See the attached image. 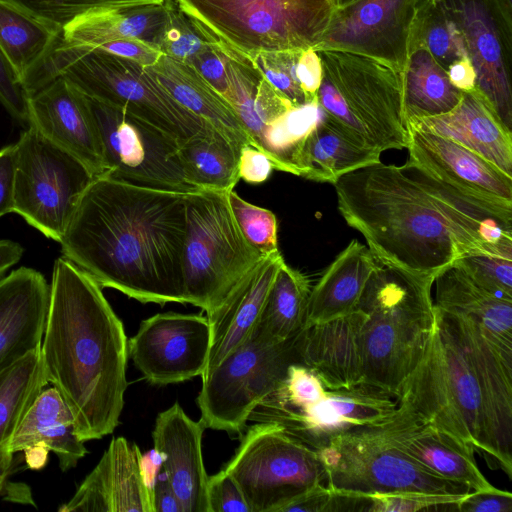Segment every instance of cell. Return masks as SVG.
<instances>
[{
	"instance_id": "74e56055",
	"label": "cell",
	"mask_w": 512,
	"mask_h": 512,
	"mask_svg": "<svg viewBox=\"0 0 512 512\" xmlns=\"http://www.w3.org/2000/svg\"><path fill=\"white\" fill-rule=\"evenodd\" d=\"M308 278L284 261L273 280L255 330L263 337L281 342L305 327L310 295Z\"/></svg>"
},
{
	"instance_id": "277c9868",
	"label": "cell",
	"mask_w": 512,
	"mask_h": 512,
	"mask_svg": "<svg viewBox=\"0 0 512 512\" xmlns=\"http://www.w3.org/2000/svg\"><path fill=\"white\" fill-rule=\"evenodd\" d=\"M40 352L78 437L85 442L111 434L124 406L128 339L102 287L64 256L54 262Z\"/></svg>"
},
{
	"instance_id": "44dd1931",
	"label": "cell",
	"mask_w": 512,
	"mask_h": 512,
	"mask_svg": "<svg viewBox=\"0 0 512 512\" xmlns=\"http://www.w3.org/2000/svg\"><path fill=\"white\" fill-rule=\"evenodd\" d=\"M142 453L124 437L113 438L96 467L61 512H154L142 475Z\"/></svg>"
},
{
	"instance_id": "e7e4bbea",
	"label": "cell",
	"mask_w": 512,
	"mask_h": 512,
	"mask_svg": "<svg viewBox=\"0 0 512 512\" xmlns=\"http://www.w3.org/2000/svg\"><path fill=\"white\" fill-rule=\"evenodd\" d=\"M505 12L512 16V0H499Z\"/></svg>"
},
{
	"instance_id": "9c48e42d",
	"label": "cell",
	"mask_w": 512,
	"mask_h": 512,
	"mask_svg": "<svg viewBox=\"0 0 512 512\" xmlns=\"http://www.w3.org/2000/svg\"><path fill=\"white\" fill-rule=\"evenodd\" d=\"M265 256L242 234L228 192L186 194L185 303L211 313Z\"/></svg>"
},
{
	"instance_id": "9a60e30c",
	"label": "cell",
	"mask_w": 512,
	"mask_h": 512,
	"mask_svg": "<svg viewBox=\"0 0 512 512\" xmlns=\"http://www.w3.org/2000/svg\"><path fill=\"white\" fill-rule=\"evenodd\" d=\"M476 74L475 90L512 132V16L499 0H441Z\"/></svg>"
},
{
	"instance_id": "3957f363",
	"label": "cell",
	"mask_w": 512,
	"mask_h": 512,
	"mask_svg": "<svg viewBox=\"0 0 512 512\" xmlns=\"http://www.w3.org/2000/svg\"><path fill=\"white\" fill-rule=\"evenodd\" d=\"M435 308L426 350L397 407L470 446L512 478V354L465 316Z\"/></svg>"
},
{
	"instance_id": "f1b7e54d",
	"label": "cell",
	"mask_w": 512,
	"mask_h": 512,
	"mask_svg": "<svg viewBox=\"0 0 512 512\" xmlns=\"http://www.w3.org/2000/svg\"><path fill=\"white\" fill-rule=\"evenodd\" d=\"M434 284L436 308L474 321L503 352L512 354V300L482 287L455 261L437 273Z\"/></svg>"
},
{
	"instance_id": "e575fe53",
	"label": "cell",
	"mask_w": 512,
	"mask_h": 512,
	"mask_svg": "<svg viewBox=\"0 0 512 512\" xmlns=\"http://www.w3.org/2000/svg\"><path fill=\"white\" fill-rule=\"evenodd\" d=\"M62 32L61 27L0 0V52L22 86L55 47Z\"/></svg>"
},
{
	"instance_id": "836d02e7",
	"label": "cell",
	"mask_w": 512,
	"mask_h": 512,
	"mask_svg": "<svg viewBox=\"0 0 512 512\" xmlns=\"http://www.w3.org/2000/svg\"><path fill=\"white\" fill-rule=\"evenodd\" d=\"M43 447L56 454L62 471L75 467L87 454L74 417L55 387L43 389L10 440L11 453Z\"/></svg>"
},
{
	"instance_id": "816d5d0a",
	"label": "cell",
	"mask_w": 512,
	"mask_h": 512,
	"mask_svg": "<svg viewBox=\"0 0 512 512\" xmlns=\"http://www.w3.org/2000/svg\"><path fill=\"white\" fill-rule=\"evenodd\" d=\"M461 512H511L512 494L508 491H470L456 505Z\"/></svg>"
},
{
	"instance_id": "2e32d148",
	"label": "cell",
	"mask_w": 512,
	"mask_h": 512,
	"mask_svg": "<svg viewBox=\"0 0 512 512\" xmlns=\"http://www.w3.org/2000/svg\"><path fill=\"white\" fill-rule=\"evenodd\" d=\"M211 331L207 316L166 312L143 320L128 340V354L155 385L200 376L206 367Z\"/></svg>"
},
{
	"instance_id": "9f6ffc18",
	"label": "cell",
	"mask_w": 512,
	"mask_h": 512,
	"mask_svg": "<svg viewBox=\"0 0 512 512\" xmlns=\"http://www.w3.org/2000/svg\"><path fill=\"white\" fill-rule=\"evenodd\" d=\"M15 144L0 149V217L14 212Z\"/></svg>"
},
{
	"instance_id": "ba28073f",
	"label": "cell",
	"mask_w": 512,
	"mask_h": 512,
	"mask_svg": "<svg viewBox=\"0 0 512 512\" xmlns=\"http://www.w3.org/2000/svg\"><path fill=\"white\" fill-rule=\"evenodd\" d=\"M203 33L235 52L315 49L332 0H173Z\"/></svg>"
},
{
	"instance_id": "7a4b0ae2",
	"label": "cell",
	"mask_w": 512,
	"mask_h": 512,
	"mask_svg": "<svg viewBox=\"0 0 512 512\" xmlns=\"http://www.w3.org/2000/svg\"><path fill=\"white\" fill-rule=\"evenodd\" d=\"M186 194L95 177L59 242L62 254L102 288L141 303H185Z\"/></svg>"
},
{
	"instance_id": "680465c9",
	"label": "cell",
	"mask_w": 512,
	"mask_h": 512,
	"mask_svg": "<svg viewBox=\"0 0 512 512\" xmlns=\"http://www.w3.org/2000/svg\"><path fill=\"white\" fill-rule=\"evenodd\" d=\"M447 73L451 82L461 91L475 89L476 74L469 58L453 65Z\"/></svg>"
},
{
	"instance_id": "7dc6e473",
	"label": "cell",
	"mask_w": 512,
	"mask_h": 512,
	"mask_svg": "<svg viewBox=\"0 0 512 512\" xmlns=\"http://www.w3.org/2000/svg\"><path fill=\"white\" fill-rule=\"evenodd\" d=\"M207 496L210 512H250L239 486L224 469L209 476Z\"/></svg>"
},
{
	"instance_id": "94428289",
	"label": "cell",
	"mask_w": 512,
	"mask_h": 512,
	"mask_svg": "<svg viewBox=\"0 0 512 512\" xmlns=\"http://www.w3.org/2000/svg\"><path fill=\"white\" fill-rule=\"evenodd\" d=\"M161 464V456L155 449H153L144 456L142 455V475L145 485L149 492L151 493V495L153 493V488L159 475L158 472L161 469Z\"/></svg>"
},
{
	"instance_id": "bcb514c9",
	"label": "cell",
	"mask_w": 512,
	"mask_h": 512,
	"mask_svg": "<svg viewBox=\"0 0 512 512\" xmlns=\"http://www.w3.org/2000/svg\"><path fill=\"white\" fill-rule=\"evenodd\" d=\"M212 40L173 1L171 22L160 46L163 54L187 61Z\"/></svg>"
},
{
	"instance_id": "4316f807",
	"label": "cell",
	"mask_w": 512,
	"mask_h": 512,
	"mask_svg": "<svg viewBox=\"0 0 512 512\" xmlns=\"http://www.w3.org/2000/svg\"><path fill=\"white\" fill-rule=\"evenodd\" d=\"M448 138L482 156L512 177V132L475 90L463 91L451 111L406 125Z\"/></svg>"
},
{
	"instance_id": "7c38bea8",
	"label": "cell",
	"mask_w": 512,
	"mask_h": 512,
	"mask_svg": "<svg viewBox=\"0 0 512 512\" xmlns=\"http://www.w3.org/2000/svg\"><path fill=\"white\" fill-rule=\"evenodd\" d=\"M244 432L223 469L239 486L250 512H280L306 490L326 485L317 450L278 424L257 422Z\"/></svg>"
},
{
	"instance_id": "8d00e7d4",
	"label": "cell",
	"mask_w": 512,
	"mask_h": 512,
	"mask_svg": "<svg viewBox=\"0 0 512 512\" xmlns=\"http://www.w3.org/2000/svg\"><path fill=\"white\" fill-rule=\"evenodd\" d=\"M240 150L224 134L211 128L179 145L177 154L187 178L200 190L229 192L240 180Z\"/></svg>"
},
{
	"instance_id": "ab89813d",
	"label": "cell",
	"mask_w": 512,
	"mask_h": 512,
	"mask_svg": "<svg viewBox=\"0 0 512 512\" xmlns=\"http://www.w3.org/2000/svg\"><path fill=\"white\" fill-rule=\"evenodd\" d=\"M427 50L446 72L468 59L463 38L441 0H417L409 49Z\"/></svg>"
},
{
	"instance_id": "d4e9b609",
	"label": "cell",
	"mask_w": 512,
	"mask_h": 512,
	"mask_svg": "<svg viewBox=\"0 0 512 512\" xmlns=\"http://www.w3.org/2000/svg\"><path fill=\"white\" fill-rule=\"evenodd\" d=\"M363 313H351L304 327L299 335L301 364L313 371L326 390L363 384Z\"/></svg>"
},
{
	"instance_id": "003e7915",
	"label": "cell",
	"mask_w": 512,
	"mask_h": 512,
	"mask_svg": "<svg viewBox=\"0 0 512 512\" xmlns=\"http://www.w3.org/2000/svg\"><path fill=\"white\" fill-rule=\"evenodd\" d=\"M333 1V0H332Z\"/></svg>"
},
{
	"instance_id": "6f0895ef",
	"label": "cell",
	"mask_w": 512,
	"mask_h": 512,
	"mask_svg": "<svg viewBox=\"0 0 512 512\" xmlns=\"http://www.w3.org/2000/svg\"><path fill=\"white\" fill-rule=\"evenodd\" d=\"M154 512H183L181 504L164 473H160L152 493Z\"/></svg>"
},
{
	"instance_id": "5b68a950",
	"label": "cell",
	"mask_w": 512,
	"mask_h": 512,
	"mask_svg": "<svg viewBox=\"0 0 512 512\" xmlns=\"http://www.w3.org/2000/svg\"><path fill=\"white\" fill-rule=\"evenodd\" d=\"M437 274L378 264L355 308L364 315L363 384L394 398L421 360L435 324Z\"/></svg>"
},
{
	"instance_id": "b9f144b4",
	"label": "cell",
	"mask_w": 512,
	"mask_h": 512,
	"mask_svg": "<svg viewBox=\"0 0 512 512\" xmlns=\"http://www.w3.org/2000/svg\"><path fill=\"white\" fill-rule=\"evenodd\" d=\"M228 201L246 240L264 255L278 252V222L275 214L247 202L234 190L228 192Z\"/></svg>"
},
{
	"instance_id": "ffe728a7",
	"label": "cell",
	"mask_w": 512,
	"mask_h": 512,
	"mask_svg": "<svg viewBox=\"0 0 512 512\" xmlns=\"http://www.w3.org/2000/svg\"><path fill=\"white\" fill-rule=\"evenodd\" d=\"M409 160L449 186L485 202L512 207V177L464 146L407 127Z\"/></svg>"
},
{
	"instance_id": "f5cc1de1",
	"label": "cell",
	"mask_w": 512,
	"mask_h": 512,
	"mask_svg": "<svg viewBox=\"0 0 512 512\" xmlns=\"http://www.w3.org/2000/svg\"><path fill=\"white\" fill-rule=\"evenodd\" d=\"M96 48L135 61L144 67L154 65L163 54L158 47L136 39L112 40Z\"/></svg>"
},
{
	"instance_id": "60d3db41",
	"label": "cell",
	"mask_w": 512,
	"mask_h": 512,
	"mask_svg": "<svg viewBox=\"0 0 512 512\" xmlns=\"http://www.w3.org/2000/svg\"><path fill=\"white\" fill-rule=\"evenodd\" d=\"M62 29L85 14L162 4L166 0H3Z\"/></svg>"
},
{
	"instance_id": "ee69618b",
	"label": "cell",
	"mask_w": 512,
	"mask_h": 512,
	"mask_svg": "<svg viewBox=\"0 0 512 512\" xmlns=\"http://www.w3.org/2000/svg\"><path fill=\"white\" fill-rule=\"evenodd\" d=\"M478 284L512 300V257L499 253H469L455 260Z\"/></svg>"
},
{
	"instance_id": "5bb4252c",
	"label": "cell",
	"mask_w": 512,
	"mask_h": 512,
	"mask_svg": "<svg viewBox=\"0 0 512 512\" xmlns=\"http://www.w3.org/2000/svg\"><path fill=\"white\" fill-rule=\"evenodd\" d=\"M88 99L102 143L106 175L150 188L201 191L187 178L175 140L133 115Z\"/></svg>"
},
{
	"instance_id": "52a82bcc",
	"label": "cell",
	"mask_w": 512,
	"mask_h": 512,
	"mask_svg": "<svg viewBox=\"0 0 512 512\" xmlns=\"http://www.w3.org/2000/svg\"><path fill=\"white\" fill-rule=\"evenodd\" d=\"M317 51L323 65L320 108L381 153L406 148L403 70L358 53Z\"/></svg>"
},
{
	"instance_id": "6da1fadb",
	"label": "cell",
	"mask_w": 512,
	"mask_h": 512,
	"mask_svg": "<svg viewBox=\"0 0 512 512\" xmlns=\"http://www.w3.org/2000/svg\"><path fill=\"white\" fill-rule=\"evenodd\" d=\"M333 185L341 216L380 264L437 274L469 253L512 257V207L465 194L409 159L371 164Z\"/></svg>"
},
{
	"instance_id": "11a10c76",
	"label": "cell",
	"mask_w": 512,
	"mask_h": 512,
	"mask_svg": "<svg viewBox=\"0 0 512 512\" xmlns=\"http://www.w3.org/2000/svg\"><path fill=\"white\" fill-rule=\"evenodd\" d=\"M297 77L308 102L316 100L323 78V65L317 50L309 48L302 51L297 64Z\"/></svg>"
},
{
	"instance_id": "d6986e66",
	"label": "cell",
	"mask_w": 512,
	"mask_h": 512,
	"mask_svg": "<svg viewBox=\"0 0 512 512\" xmlns=\"http://www.w3.org/2000/svg\"><path fill=\"white\" fill-rule=\"evenodd\" d=\"M28 127L78 159L94 177L106 173L102 143L88 97L64 78L28 96Z\"/></svg>"
},
{
	"instance_id": "f546056e",
	"label": "cell",
	"mask_w": 512,
	"mask_h": 512,
	"mask_svg": "<svg viewBox=\"0 0 512 512\" xmlns=\"http://www.w3.org/2000/svg\"><path fill=\"white\" fill-rule=\"evenodd\" d=\"M172 5L173 0H166L88 13L65 26L61 40L68 45L96 47L112 40L136 39L160 49L171 22Z\"/></svg>"
},
{
	"instance_id": "8992f818",
	"label": "cell",
	"mask_w": 512,
	"mask_h": 512,
	"mask_svg": "<svg viewBox=\"0 0 512 512\" xmlns=\"http://www.w3.org/2000/svg\"><path fill=\"white\" fill-rule=\"evenodd\" d=\"M60 77L87 97L154 126L179 145L214 128L181 106L146 67L100 48L68 45L60 38L23 87L29 96Z\"/></svg>"
},
{
	"instance_id": "f907efd6",
	"label": "cell",
	"mask_w": 512,
	"mask_h": 512,
	"mask_svg": "<svg viewBox=\"0 0 512 512\" xmlns=\"http://www.w3.org/2000/svg\"><path fill=\"white\" fill-rule=\"evenodd\" d=\"M339 511V495L326 485H316L289 501L280 512Z\"/></svg>"
},
{
	"instance_id": "6125c7cd",
	"label": "cell",
	"mask_w": 512,
	"mask_h": 512,
	"mask_svg": "<svg viewBox=\"0 0 512 512\" xmlns=\"http://www.w3.org/2000/svg\"><path fill=\"white\" fill-rule=\"evenodd\" d=\"M24 452L27 455L26 460L28 466L30 468L38 469L45 464L49 451L46 448L38 446L27 449Z\"/></svg>"
},
{
	"instance_id": "d6a6232c",
	"label": "cell",
	"mask_w": 512,
	"mask_h": 512,
	"mask_svg": "<svg viewBox=\"0 0 512 512\" xmlns=\"http://www.w3.org/2000/svg\"><path fill=\"white\" fill-rule=\"evenodd\" d=\"M378 264L366 245L352 240L311 289L305 327L351 313Z\"/></svg>"
},
{
	"instance_id": "03108f58",
	"label": "cell",
	"mask_w": 512,
	"mask_h": 512,
	"mask_svg": "<svg viewBox=\"0 0 512 512\" xmlns=\"http://www.w3.org/2000/svg\"><path fill=\"white\" fill-rule=\"evenodd\" d=\"M356 0H333V3H334V6L335 7H341V6H345L347 4H350L352 2H354Z\"/></svg>"
},
{
	"instance_id": "4dcf8cb0",
	"label": "cell",
	"mask_w": 512,
	"mask_h": 512,
	"mask_svg": "<svg viewBox=\"0 0 512 512\" xmlns=\"http://www.w3.org/2000/svg\"><path fill=\"white\" fill-rule=\"evenodd\" d=\"M217 44L229 82L227 101L251 145L260 150L268 128L295 106L269 84L247 56Z\"/></svg>"
},
{
	"instance_id": "681fc988",
	"label": "cell",
	"mask_w": 512,
	"mask_h": 512,
	"mask_svg": "<svg viewBox=\"0 0 512 512\" xmlns=\"http://www.w3.org/2000/svg\"><path fill=\"white\" fill-rule=\"evenodd\" d=\"M0 103L21 125L28 127V96L0 52Z\"/></svg>"
},
{
	"instance_id": "db71d44e",
	"label": "cell",
	"mask_w": 512,
	"mask_h": 512,
	"mask_svg": "<svg viewBox=\"0 0 512 512\" xmlns=\"http://www.w3.org/2000/svg\"><path fill=\"white\" fill-rule=\"evenodd\" d=\"M274 169L271 160L261 150L250 144L244 145L239 154V178L250 184L265 182Z\"/></svg>"
},
{
	"instance_id": "f6af8a7d",
	"label": "cell",
	"mask_w": 512,
	"mask_h": 512,
	"mask_svg": "<svg viewBox=\"0 0 512 512\" xmlns=\"http://www.w3.org/2000/svg\"><path fill=\"white\" fill-rule=\"evenodd\" d=\"M464 495L432 494L424 492H393L372 494L366 498L365 511L372 512H416L446 506L456 510Z\"/></svg>"
},
{
	"instance_id": "91938a15",
	"label": "cell",
	"mask_w": 512,
	"mask_h": 512,
	"mask_svg": "<svg viewBox=\"0 0 512 512\" xmlns=\"http://www.w3.org/2000/svg\"><path fill=\"white\" fill-rule=\"evenodd\" d=\"M24 248L18 242L2 239L0 240V279L23 256Z\"/></svg>"
},
{
	"instance_id": "f35d334b",
	"label": "cell",
	"mask_w": 512,
	"mask_h": 512,
	"mask_svg": "<svg viewBox=\"0 0 512 512\" xmlns=\"http://www.w3.org/2000/svg\"><path fill=\"white\" fill-rule=\"evenodd\" d=\"M47 384L40 350L0 372V455Z\"/></svg>"
},
{
	"instance_id": "7bdbcfd3",
	"label": "cell",
	"mask_w": 512,
	"mask_h": 512,
	"mask_svg": "<svg viewBox=\"0 0 512 512\" xmlns=\"http://www.w3.org/2000/svg\"><path fill=\"white\" fill-rule=\"evenodd\" d=\"M302 51L258 52L247 56L269 84L295 107L309 103L297 77Z\"/></svg>"
},
{
	"instance_id": "1f68e13d",
	"label": "cell",
	"mask_w": 512,
	"mask_h": 512,
	"mask_svg": "<svg viewBox=\"0 0 512 512\" xmlns=\"http://www.w3.org/2000/svg\"><path fill=\"white\" fill-rule=\"evenodd\" d=\"M147 71L185 109L224 134L238 147L250 144L228 101L189 63L162 54Z\"/></svg>"
},
{
	"instance_id": "be15d7a7",
	"label": "cell",
	"mask_w": 512,
	"mask_h": 512,
	"mask_svg": "<svg viewBox=\"0 0 512 512\" xmlns=\"http://www.w3.org/2000/svg\"><path fill=\"white\" fill-rule=\"evenodd\" d=\"M13 453L5 451L0 455V492L2 491L6 480L12 470Z\"/></svg>"
},
{
	"instance_id": "484cf974",
	"label": "cell",
	"mask_w": 512,
	"mask_h": 512,
	"mask_svg": "<svg viewBox=\"0 0 512 512\" xmlns=\"http://www.w3.org/2000/svg\"><path fill=\"white\" fill-rule=\"evenodd\" d=\"M283 262L280 251L265 256L215 310L206 314L211 340L206 367L201 377L252 333L275 275Z\"/></svg>"
},
{
	"instance_id": "ac0fdd59",
	"label": "cell",
	"mask_w": 512,
	"mask_h": 512,
	"mask_svg": "<svg viewBox=\"0 0 512 512\" xmlns=\"http://www.w3.org/2000/svg\"><path fill=\"white\" fill-rule=\"evenodd\" d=\"M417 0H356L334 7L315 50L335 49L405 67Z\"/></svg>"
},
{
	"instance_id": "83f0119b",
	"label": "cell",
	"mask_w": 512,
	"mask_h": 512,
	"mask_svg": "<svg viewBox=\"0 0 512 512\" xmlns=\"http://www.w3.org/2000/svg\"><path fill=\"white\" fill-rule=\"evenodd\" d=\"M380 155L323 111L293 151L290 162L296 176L333 184L344 174L380 162Z\"/></svg>"
},
{
	"instance_id": "d590c367",
	"label": "cell",
	"mask_w": 512,
	"mask_h": 512,
	"mask_svg": "<svg viewBox=\"0 0 512 512\" xmlns=\"http://www.w3.org/2000/svg\"><path fill=\"white\" fill-rule=\"evenodd\" d=\"M458 89L431 54L421 48L409 49L403 69V116L405 125L423 118L445 114L460 102Z\"/></svg>"
},
{
	"instance_id": "7402d4cb",
	"label": "cell",
	"mask_w": 512,
	"mask_h": 512,
	"mask_svg": "<svg viewBox=\"0 0 512 512\" xmlns=\"http://www.w3.org/2000/svg\"><path fill=\"white\" fill-rule=\"evenodd\" d=\"M205 427L192 420L175 402L160 412L152 432L161 469L183 512H210L207 496L209 475L202 455Z\"/></svg>"
},
{
	"instance_id": "8fae6325",
	"label": "cell",
	"mask_w": 512,
	"mask_h": 512,
	"mask_svg": "<svg viewBox=\"0 0 512 512\" xmlns=\"http://www.w3.org/2000/svg\"><path fill=\"white\" fill-rule=\"evenodd\" d=\"M299 335L273 342L254 329L202 376L196 400L203 426L241 437L253 409L281 385L290 365L301 364Z\"/></svg>"
},
{
	"instance_id": "603a6c76",
	"label": "cell",
	"mask_w": 512,
	"mask_h": 512,
	"mask_svg": "<svg viewBox=\"0 0 512 512\" xmlns=\"http://www.w3.org/2000/svg\"><path fill=\"white\" fill-rule=\"evenodd\" d=\"M50 285L39 271L20 267L0 279V372L41 349Z\"/></svg>"
},
{
	"instance_id": "30bf717a",
	"label": "cell",
	"mask_w": 512,
	"mask_h": 512,
	"mask_svg": "<svg viewBox=\"0 0 512 512\" xmlns=\"http://www.w3.org/2000/svg\"><path fill=\"white\" fill-rule=\"evenodd\" d=\"M326 486L349 497L393 492L464 495L466 485L440 477L394 446L375 425L338 433L317 449Z\"/></svg>"
},
{
	"instance_id": "c3c4849f",
	"label": "cell",
	"mask_w": 512,
	"mask_h": 512,
	"mask_svg": "<svg viewBox=\"0 0 512 512\" xmlns=\"http://www.w3.org/2000/svg\"><path fill=\"white\" fill-rule=\"evenodd\" d=\"M185 62L189 63L227 100L229 82L225 62L223 54L214 40Z\"/></svg>"
},
{
	"instance_id": "cb8c5ba5",
	"label": "cell",
	"mask_w": 512,
	"mask_h": 512,
	"mask_svg": "<svg viewBox=\"0 0 512 512\" xmlns=\"http://www.w3.org/2000/svg\"><path fill=\"white\" fill-rule=\"evenodd\" d=\"M379 426L387 439L432 473L469 487L497 491L481 473L474 450L397 407Z\"/></svg>"
},
{
	"instance_id": "4fadbf2b",
	"label": "cell",
	"mask_w": 512,
	"mask_h": 512,
	"mask_svg": "<svg viewBox=\"0 0 512 512\" xmlns=\"http://www.w3.org/2000/svg\"><path fill=\"white\" fill-rule=\"evenodd\" d=\"M94 178L78 159L27 127L15 143L14 212L60 242Z\"/></svg>"
},
{
	"instance_id": "e0dca14e",
	"label": "cell",
	"mask_w": 512,
	"mask_h": 512,
	"mask_svg": "<svg viewBox=\"0 0 512 512\" xmlns=\"http://www.w3.org/2000/svg\"><path fill=\"white\" fill-rule=\"evenodd\" d=\"M393 396L361 384L348 389L327 390L319 402L287 407L262 400L249 421L275 423L287 433L317 449L343 431L381 423L397 409Z\"/></svg>"
}]
</instances>
